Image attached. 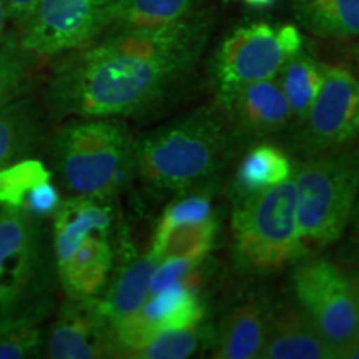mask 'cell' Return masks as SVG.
Wrapping results in <instances>:
<instances>
[{
    "label": "cell",
    "instance_id": "14",
    "mask_svg": "<svg viewBox=\"0 0 359 359\" xmlns=\"http://www.w3.org/2000/svg\"><path fill=\"white\" fill-rule=\"evenodd\" d=\"M110 231L88 233L69 258L57 263V280L70 298H93L105 288L114 264Z\"/></svg>",
    "mask_w": 359,
    "mask_h": 359
},
{
    "label": "cell",
    "instance_id": "29",
    "mask_svg": "<svg viewBox=\"0 0 359 359\" xmlns=\"http://www.w3.org/2000/svg\"><path fill=\"white\" fill-rule=\"evenodd\" d=\"M203 263V259H190V258H168L156 264L154 276L150 281V293L148 296H154L165 290L173 283L182 281L183 278L190 273L198 269Z\"/></svg>",
    "mask_w": 359,
    "mask_h": 359
},
{
    "label": "cell",
    "instance_id": "1",
    "mask_svg": "<svg viewBox=\"0 0 359 359\" xmlns=\"http://www.w3.org/2000/svg\"><path fill=\"white\" fill-rule=\"evenodd\" d=\"M208 25L201 13L170 25L109 32L64 53L45 88L55 120L137 115L161 100L190 72Z\"/></svg>",
    "mask_w": 359,
    "mask_h": 359
},
{
    "label": "cell",
    "instance_id": "23",
    "mask_svg": "<svg viewBox=\"0 0 359 359\" xmlns=\"http://www.w3.org/2000/svg\"><path fill=\"white\" fill-rule=\"evenodd\" d=\"M50 183V173L40 161L22 160L0 170V206H13L30 212L40 188Z\"/></svg>",
    "mask_w": 359,
    "mask_h": 359
},
{
    "label": "cell",
    "instance_id": "26",
    "mask_svg": "<svg viewBox=\"0 0 359 359\" xmlns=\"http://www.w3.org/2000/svg\"><path fill=\"white\" fill-rule=\"evenodd\" d=\"M213 217V208H212V195L210 193H200V195H191L185 196L182 200H175L173 203H170L161 215L158 226L155 230L154 243H151L150 253L155 255L160 250V246L163 245L165 238L170 235V231L175 226L183 223H193V222H201Z\"/></svg>",
    "mask_w": 359,
    "mask_h": 359
},
{
    "label": "cell",
    "instance_id": "33",
    "mask_svg": "<svg viewBox=\"0 0 359 359\" xmlns=\"http://www.w3.org/2000/svg\"><path fill=\"white\" fill-rule=\"evenodd\" d=\"M8 12H7V6L6 0H0V42L7 37V24H8Z\"/></svg>",
    "mask_w": 359,
    "mask_h": 359
},
{
    "label": "cell",
    "instance_id": "28",
    "mask_svg": "<svg viewBox=\"0 0 359 359\" xmlns=\"http://www.w3.org/2000/svg\"><path fill=\"white\" fill-rule=\"evenodd\" d=\"M42 325H22L0 331V359L39 356L43 344Z\"/></svg>",
    "mask_w": 359,
    "mask_h": 359
},
{
    "label": "cell",
    "instance_id": "36",
    "mask_svg": "<svg viewBox=\"0 0 359 359\" xmlns=\"http://www.w3.org/2000/svg\"><path fill=\"white\" fill-rule=\"evenodd\" d=\"M354 64H356V69L359 74V43H358V47L354 48Z\"/></svg>",
    "mask_w": 359,
    "mask_h": 359
},
{
    "label": "cell",
    "instance_id": "32",
    "mask_svg": "<svg viewBox=\"0 0 359 359\" xmlns=\"http://www.w3.org/2000/svg\"><path fill=\"white\" fill-rule=\"evenodd\" d=\"M339 359H359V336L353 343H349L346 348L341 349L338 354Z\"/></svg>",
    "mask_w": 359,
    "mask_h": 359
},
{
    "label": "cell",
    "instance_id": "3",
    "mask_svg": "<svg viewBox=\"0 0 359 359\" xmlns=\"http://www.w3.org/2000/svg\"><path fill=\"white\" fill-rule=\"evenodd\" d=\"M53 170L74 196L109 201L132 182L137 161L128 128L114 118H74L53 137Z\"/></svg>",
    "mask_w": 359,
    "mask_h": 359
},
{
    "label": "cell",
    "instance_id": "27",
    "mask_svg": "<svg viewBox=\"0 0 359 359\" xmlns=\"http://www.w3.org/2000/svg\"><path fill=\"white\" fill-rule=\"evenodd\" d=\"M203 338L198 326L183 330H163L145 348L135 354V359H185L196 351Z\"/></svg>",
    "mask_w": 359,
    "mask_h": 359
},
{
    "label": "cell",
    "instance_id": "25",
    "mask_svg": "<svg viewBox=\"0 0 359 359\" xmlns=\"http://www.w3.org/2000/svg\"><path fill=\"white\" fill-rule=\"evenodd\" d=\"M35 60L22 47L17 35H7L0 42V107L24 92Z\"/></svg>",
    "mask_w": 359,
    "mask_h": 359
},
{
    "label": "cell",
    "instance_id": "10",
    "mask_svg": "<svg viewBox=\"0 0 359 359\" xmlns=\"http://www.w3.org/2000/svg\"><path fill=\"white\" fill-rule=\"evenodd\" d=\"M359 135V75L344 65L323 64V83L304 116L298 145L304 154L339 150Z\"/></svg>",
    "mask_w": 359,
    "mask_h": 359
},
{
    "label": "cell",
    "instance_id": "8",
    "mask_svg": "<svg viewBox=\"0 0 359 359\" xmlns=\"http://www.w3.org/2000/svg\"><path fill=\"white\" fill-rule=\"evenodd\" d=\"M293 291L331 356L338 358L359 336L356 299L344 269L327 259H308L294 269Z\"/></svg>",
    "mask_w": 359,
    "mask_h": 359
},
{
    "label": "cell",
    "instance_id": "11",
    "mask_svg": "<svg viewBox=\"0 0 359 359\" xmlns=\"http://www.w3.org/2000/svg\"><path fill=\"white\" fill-rule=\"evenodd\" d=\"M47 358H115L111 320L103 311L102 302L97 296L93 298L67 296L48 334Z\"/></svg>",
    "mask_w": 359,
    "mask_h": 359
},
{
    "label": "cell",
    "instance_id": "7",
    "mask_svg": "<svg viewBox=\"0 0 359 359\" xmlns=\"http://www.w3.org/2000/svg\"><path fill=\"white\" fill-rule=\"evenodd\" d=\"M303 39L294 25L268 22L241 25L219 45L215 57L218 98L250 83L275 79L286 60L302 52Z\"/></svg>",
    "mask_w": 359,
    "mask_h": 359
},
{
    "label": "cell",
    "instance_id": "22",
    "mask_svg": "<svg viewBox=\"0 0 359 359\" xmlns=\"http://www.w3.org/2000/svg\"><path fill=\"white\" fill-rule=\"evenodd\" d=\"M280 74V85L291 114L303 122L323 83V62L302 50L286 60Z\"/></svg>",
    "mask_w": 359,
    "mask_h": 359
},
{
    "label": "cell",
    "instance_id": "4",
    "mask_svg": "<svg viewBox=\"0 0 359 359\" xmlns=\"http://www.w3.org/2000/svg\"><path fill=\"white\" fill-rule=\"evenodd\" d=\"M224 145L222 116L201 109L135 143V161L138 173L151 187L187 191L217 172Z\"/></svg>",
    "mask_w": 359,
    "mask_h": 359
},
{
    "label": "cell",
    "instance_id": "35",
    "mask_svg": "<svg viewBox=\"0 0 359 359\" xmlns=\"http://www.w3.org/2000/svg\"><path fill=\"white\" fill-rule=\"evenodd\" d=\"M351 219H354V223H356L358 226H359V198H358V201H356V205H354Z\"/></svg>",
    "mask_w": 359,
    "mask_h": 359
},
{
    "label": "cell",
    "instance_id": "17",
    "mask_svg": "<svg viewBox=\"0 0 359 359\" xmlns=\"http://www.w3.org/2000/svg\"><path fill=\"white\" fill-rule=\"evenodd\" d=\"M200 0H118L107 7L105 32L170 25L195 13Z\"/></svg>",
    "mask_w": 359,
    "mask_h": 359
},
{
    "label": "cell",
    "instance_id": "37",
    "mask_svg": "<svg viewBox=\"0 0 359 359\" xmlns=\"http://www.w3.org/2000/svg\"><path fill=\"white\" fill-rule=\"evenodd\" d=\"M115 2H118V0H100V4L103 7H110V6H114Z\"/></svg>",
    "mask_w": 359,
    "mask_h": 359
},
{
    "label": "cell",
    "instance_id": "15",
    "mask_svg": "<svg viewBox=\"0 0 359 359\" xmlns=\"http://www.w3.org/2000/svg\"><path fill=\"white\" fill-rule=\"evenodd\" d=\"M263 359H331V351L299 306L283 302L269 314Z\"/></svg>",
    "mask_w": 359,
    "mask_h": 359
},
{
    "label": "cell",
    "instance_id": "12",
    "mask_svg": "<svg viewBox=\"0 0 359 359\" xmlns=\"http://www.w3.org/2000/svg\"><path fill=\"white\" fill-rule=\"evenodd\" d=\"M233 132L245 138H262L280 132L291 120L290 103L280 82L262 80L219 98Z\"/></svg>",
    "mask_w": 359,
    "mask_h": 359
},
{
    "label": "cell",
    "instance_id": "13",
    "mask_svg": "<svg viewBox=\"0 0 359 359\" xmlns=\"http://www.w3.org/2000/svg\"><path fill=\"white\" fill-rule=\"evenodd\" d=\"M48 133V110L37 98L19 93L0 107V170L29 158Z\"/></svg>",
    "mask_w": 359,
    "mask_h": 359
},
{
    "label": "cell",
    "instance_id": "21",
    "mask_svg": "<svg viewBox=\"0 0 359 359\" xmlns=\"http://www.w3.org/2000/svg\"><path fill=\"white\" fill-rule=\"evenodd\" d=\"M291 177V161L285 151L269 143H262L246 154L236 170L238 196L253 195Z\"/></svg>",
    "mask_w": 359,
    "mask_h": 359
},
{
    "label": "cell",
    "instance_id": "16",
    "mask_svg": "<svg viewBox=\"0 0 359 359\" xmlns=\"http://www.w3.org/2000/svg\"><path fill=\"white\" fill-rule=\"evenodd\" d=\"M271 309L264 299H248L238 304L222 325L213 358L253 359L264 346Z\"/></svg>",
    "mask_w": 359,
    "mask_h": 359
},
{
    "label": "cell",
    "instance_id": "9",
    "mask_svg": "<svg viewBox=\"0 0 359 359\" xmlns=\"http://www.w3.org/2000/svg\"><path fill=\"white\" fill-rule=\"evenodd\" d=\"M105 29L107 7L100 0H39L17 37L35 58H52L85 47Z\"/></svg>",
    "mask_w": 359,
    "mask_h": 359
},
{
    "label": "cell",
    "instance_id": "5",
    "mask_svg": "<svg viewBox=\"0 0 359 359\" xmlns=\"http://www.w3.org/2000/svg\"><path fill=\"white\" fill-rule=\"evenodd\" d=\"M299 236L308 246H327L339 240L359 198V150L309 155L294 182Z\"/></svg>",
    "mask_w": 359,
    "mask_h": 359
},
{
    "label": "cell",
    "instance_id": "2",
    "mask_svg": "<svg viewBox=\"0 0 359 359\" xmlns=\"http://www.w3.org/2000/svg\"><path fill=\"white\" fill-rule=\"evenodd\" d=\"M55 276L40 218L0 206V331L42 325L53 308Z\"/></svg>",
    "mask_w": 359,
    "mask_h": 359
},
{
    "label": "cell",
    "instance_id": "18",
    "mask_svg": "<svg viewBox=\"0 0 359 359\" xmlns=\"http://www.w3.org/2000/svg\"><path fill=\"white\" fill-rule=\"evenodd\" d=\"M294 13L299 24L316 37H359V0H294Z\"/></svg>",
    "mask_w": 359,
    "mask_h": 359
},
{
    "label": "cell",
    "instance_id": "20",
    "mask_svg": "<svg viewBox=\"0 0 359 359\" xmlns=\"http://www.w3.org/2000/svg\"><path fill=\"white\" fill-rule=\"evenodd\" d=\"M160 331L198 326L205 318V304L185 281L173 283L160 293L148 296L140 308Z\"/></svg>",
    "mask_w": 359,
    "mask_h": 359
},
{
    "label": "cell",
    "instance_id": "6",
    "mask_svg": "<svg viewBox=\"0 0 359 359\" xmlns=\"http://www.w3.org/2000/svg\"><path fill=\"white\" fill-rule=\"evenodd\" d=\"M231 223L238 262L250 271H278L306 253L299 236L294 182L290 178L238 196Z\"/></svg>",
    "mask_w": 359,
    "mask_h": 359
},
{
    "label": "cell",
    "instance_id": "19",
    "mask_svg": "<svg viewBox=\"0 0 359 359\" xmlns=\"http://www.w3.org/2000/svg\"><path fill=\"white\" fill-rule=\"evenodd\" d=\"M158 263V259L148 251L142 257L133 258L120 269L110 290L107 291L105 298L100 299L103 311L107 313L111 323L137 311L145 304L150 293L151 276Z\"/></svg>",
    "mask_w": 359,
    "mask_h": 359
},
{
    "label": "cell",
    "instance_id": "24",
    "mask_svg": "<svg viewBox=\"0 0 359 359\" xmlns=\"http://www.w3.org/2000/svg\"><path fill=\"white\" fill-rule=\"evenodd\" d=\"M218 233L217 217H210L201 222L183 223L175 226L165 238L163 245L154 257L158 262L168 258H190L205 259L206 255L215 246V238Z\"/></svg>",
    "mask_w": 359,
    "mask_h": 359
},
{
    "label": "cell",
    "instance_id": "34",
    "mask_svg": "<svg viewBox=\"0 0 359 359\" xmlns=\"http://www.w3.org/2000/svg\"><path fill=\"white\" fill-rule=\"evenodd\" d=\"M243 2L248 7H253V8H266V7H271L276 0H243Z\"/></svg>",
    "mask_w": 359,
    "mask_h": 359
},
{
    "label": "cell",
    "instance_id": "30",
    "mask_svg": "<svg viewBox=\"0 0 359 359\" xmlns=\"http://www.w3.org/2000/svg\"><path fill=\"white\" fill-rule=\"evenodd\" d=\"M39 0H6L8 20L20 27L24 22L32 15Z\"/></svg>",
    "mask_w": 359,
    "mask_h": 359
},
{
    "label": "cell",
    "instance_id": "31",
    "mask_svg": "<svg viewBox=\"0 0 359 359\" xmlns=\"http://www.w3.org/2000/svg\"><path fill=\"white\" fill-rule=\"evenodd\" d=\"M344 273H346V276H348V280H349V285H351L354 299H356L358 323H359V264H358V266L346 268V269H344Z\"/></svg>",
    "mask_w": 359,
    "mask_h": 359
}]
</instances>
